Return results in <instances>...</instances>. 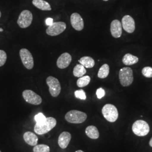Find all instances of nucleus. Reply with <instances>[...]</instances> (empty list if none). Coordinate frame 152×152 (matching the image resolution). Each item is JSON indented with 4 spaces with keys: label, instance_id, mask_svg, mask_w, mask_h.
Masks as SVG:
<instances>
[{
    "label": "nucleus",
    "instance_id": "473e14b6",
    "mask_svg": "<svg viewBox=\"0 0 152 152\" xmlns=\"http://www.w3.org/2000/svg\"><path fill=\"white\" fill-rule=\"evenodd\" d=\"M3 29L2 28H0V32H3Z\"/></svg>",
    "mask_w": 152,
    "mask_h": 152
},
{
    "label": "nucleus",
    "instance_id": "f3484780",
    "mask_svg": "<svg viewBox=\"0 0 152 152\" xmlns=\"http://www.w3.org/2000/svg\"><path fill=\"white\" fill-rule=\"evenodd\" d=\"M33 5L38 9L43 11H50L51 10V6L49 3L44 0H33Z\"/></svg>",
    "mask_w": 152,
    "mask_h": 152
},
{
    "label": "nucleus",
    "instance_id": "6ab92c4d",
    "mask_svg": "<svg viewBox=\"0 0 152 152\" xmlns=\"http://www.w3.org/2000/svg\"><path fill=\"white\" fill-rule=\"evenodd\" d=\"M139 61V58L131 54H125L122 58V62L126 65H132Z\"/></svg>",
    "mask_w": 152,
    "mask_h": 152
},
{
    "label": "nucleus",
    "instance_id": "f03ea898",
    "mask_svg": "<svg viewBox=\"0 0 152 152\" xmlns=\"http://www.w3.org/2000/svg\"><path fill=\"white\" fill-rule=\"evenodd\" d=\"M65 118L67 122L71 124H80L87 119V114L81 111L72 110L65 114Z\"/></svg>",
    "mask_w": 152,
    "mask_h": 152
},
{
    "label": "nucleus",
    "instance_id": "423d86ee",
    "mask_svg": "<svg viewBox=\"0 0 152 152\" xmlns=\"http://www.w3.org/2000/svg\"><path fill=\"white\" fill-rule=\"evenodd\" d=\"M47 85L49 87V91L53 97H57L61 91V86L59 80L54 77L50 76L46 79Z\"/></svg>",
    "mask_w": 152,
    "mask_h": 152
},
{
    "label": "nucleus",
    "instance_id": "b1692460",
    "mask_svg": "<svg viewBox=\"0 0 152 152\" xmlns=\"http://www.w3.org/2000/svg\"><path fill=\"white\" fill-rule=\"evenodd\" d=\"M33 152H50V147L45 144H38L34 146Z\"/></svg>",
    "mask_w": 152,
    "mask_h": 152
},
{
    "label": "nucleus",
    "instance_id": "a878e982",
    "mask_svg": "<svg viewBox=\"0 0 152 152\" xmlns=\"http://www.w3.org/2000/svg\"><path fill=\"white\" fill-rule=\"evenodd\" d=\"M46 120V117L42 113H39L38 114H36L34 117V120L36 121L37 124H42L45 122Z\"/></svg>",
    "mask_w": 152,
    "mask_h": 152
},
{
    "label": "nucleus",
    "instance_id": "4468645a",
    "mask_svg": "<svg viewBox=\"0 0 152 152\" xmlns=\"http://www.w3.org/2000/svg\"><path fill=\"white\" fill-rule=\"evenodd\" d=\"M110 32L115 38H120L122 33V26L120 20H114L110 24Z\"/></svg>",
    "mask_w": 152,
    "mask_h": 152
},
{
    "label": "nucleus",
    "instance_id": "a211bd4d",
    "mask_svg": "<svg viewBox=\"0 0 152 152\" xmlns=\"http://www.w3.org/2000/svg\"><path fill=\"white\" fill-rule=\"evenodd\" d=\"M85 132L86 135L92 139H97L99 137V132L97 127L92 125L86 127Z\"/></svg>",
    "mask_w": 152,
    "mask_h": 152
},
{
    "label": "nucleus",
    "instance_id": "ddd939ff",
    "mask_svg": "<svg viewBox=\"0 0 152 152\" xmlns=\"http://www.w3.org/2000/svg\"><path fill=\"white\" fill-rule=\"evenodd\" d=\"M72 61V56L68 53H64L60 55L56 61V64L59 68L64 69L68 67Z\"/></svg>",
    "mask_w": 152,
    "mask_h": 152
},
{
    "label": "nucleus",
    "instance_id": "9b49d317",
    "mask_svg": "<svg viewBox=\"0 0 152 152\" xmlns=\"http://www.w3.org/2000/svg\"><path fill=\"white\" fill-rule=\"evenodd\" d=\"M122 26L126 32L132 33L135 29V23L130 15H125L122 19Z\"/></svg>",
    "mask_w": 152,
    "mask_h": 152
},
{
    "label": "nucleus",
    "instance_id": "7ed1b4c3",
    "mask_svg": "<svg viewBox=\"0 0 152 152\" xmlns=\"http://www.w3.org/2000/svg\"><path fill=\"white\" fill-rule=\"evenodd\" d=\"M119 79L122 86L127 87L131 85L134 81L133 71L130 67H124L119 72Z\"/></svg>",
    "mask_w": 152,
    "mask_h": 152
},
{
    "label": "nucleus",
    "instance_id": "cd10ccee",
    "mask_svg": "<svg viewBox=\"0 0 152 152\" xmlns=\"http://www.w3.org/2000/svg\"><path fill=\"white\" fill-rule=\"evenodd\" d=\"M7 60V55L4 50H0V66H2L5 64Z\"/></svg>",
    "mask_w": 152,
    "mask_h": 152
},
{
    "label": "nucleus",
    "instance_id": "5701e85b",
    "mask_svg": "<svg viewBox=\"0 0 152 152\" xmlns=\"http://www.w3.org/2000/svg\"><path fill=\"white\" fill-rule=\"evenodd\" d=\"M91 78L90 76H82L81 77H80L79 79L77 81V85L79 87H84L87 86L89 83L90 82Z\"/></svg>",
    "mask_w": 152,
    "mask_h": 152
},
{
    "label": "nucleus",
    "instance_id": "c85d7f7f",
    "mask_svg": "<svg viewBox=\"0 0 152 152\" xmlns=\"http://www.w3.org/2000/svg\"><path fill=\"white\" fill-rule=\"evenodd\" d=\"M105 95V91L103 88H99L96 90V95L98 99H100L103 98Z\"/></svg>",
    "mask_w": 152,
    "mask_h": 152
},
{
    "label": "nucleus",
    "instance_id": "dca6fc26",
    "mask_svg": "<svg viewBox=\"0 0 152 152\" xmlns=\"http://www.w3.org/2000/svg\"><path fill=\"white\" fill-rule=\"evenodd\" d=\"M23 139L25 142L31 146H35L38 143V137L31 131L25 132L23 135Z\"/></svg>",
    "mask_w": 152,
    "mask_h": 152
},
{
    "label": "nucleus",
    "instance_id": "72a5a7b5",
    "mask_svg": "<svg viewBox=\"0 0 152 152\" xmlns=\"http://www.w3.org/2000/svg\"><path fill=\"white\" fill-rule=\"evenodd\" d=\"M1 11H0V18H1Z\"/></svg>",
    "mask_w": 152,
    "mask_h": 152
},
{
    "label": "nucleus",
    "instance_id": "f257e3e1",
    "mask_svg": "<svg viewBox=\"0 0 152 152\" xmlns=\"http://www.w3.org/2000/svg\"><path fill=\"white\" fill-rule=\"evenodd\" d=\"M56 125V120L53 117H48L42 124H36L34 127V132L38 135H43L49 132Z\"/></svg>",
    "mask_w": 152,
    "mask_h": 152
},
{
    "label": "nucleus",
    "instance_id": "7c9ffc66",
    "mask_svg": "<svg viewBox=\"0 0 152 152\" xmlns=\"http://www.w3.org/2000/svg\"><path fill=\"white\" fill-rule=\"evenodd\" d=\"M149 145H150L151 147H152V137L151 139V140H150V141H149Z\"/></svg>",
    "mask_w": 152,
    "mask_h": 152
},
{
    "label": "nucleus",
    "instance_id": "f8f14e48",
    "mask_svg": "<svg viewBox=\"0 0 152 152\" xmlns=\"http://www.w3.org/2000/svg\"><path fill=\"white\" fill-rule=\"evenodd\" d=\"M72 26L76 31H81L84 27V22L81 16L78 13H73L71 16Z\"/></svg>",
    "mask_w": 152,
    "mask_h": 152
},
{
    "label": "nucleus",
    "instance_id": "1a4fd4ad",
    "mask_svg": "<svg viewBox=\"0 0 152 152\" xmlns=\"http://www.w3.org/2000/svg\"><path fill=\"white\" fill-rule=\"evenodd\" d=\"M19 54L24 66L28 69H32L34 66V60L31 52L27 49H22Z\"/></svg>",
    "mask_w": 152,
    "mask_h": 152
},
{
    "label": "nucleus",
    "instance_id": "bb28decb",
    "mask_svg": "<svg viewBox=\"0 0 152 152\" xmlns=\"http://www.w3.org/2000/svg\"><path fill=\"white\" fill-rule=\"evenodd\" d=\"M75 95L76 98L80 99L81 100H86V93L83 90H77L75 92Z\"/></svg>",
    "mask_w": 152,
    "mask_h": 152
},
{
    "label": "nucleus",
    "instance_id": "6e6552de",
    "mask_svg": "<svg viewBox=\"0 0 152 152\" xmlns=\"http://www.w3.org/2000/svg\"><path fill=\"white\" fill-rule=\"evenodd\" d=\"M66 28L64 22H54L46 29V33L51 36H56L63 32Z\"/></svg>",
    "mask_w": 152,
    "mask_h": 152
},
{
    "label": "nucleus",
    "instance_id": "39448f33",
    "mask_svg": "<svg viewBox=\"0 0 152 152\" xmlns=\"http://www.w3.org/2000/svg\"><path fill=\"white\" fill-rule=\"evenodd\" d=\"M132 130L134 134L137 136H145L149 132L150 127L145 121L137 120L134 123Z\"/></svg>",
    "mask_w": 152,
    "mask_h": 152
},
{
    "label": "nucleus",
    "instance_id": "20e7f679",
    "mask_svg": "<svg viewBox=\"0 0 152 152\" xmlns=\"http://www.w3.org/2000/svg\"><path fill=\"white\" fill-rule=\"evenodd\" d=\"M102 114L105 120L110 122H115L118 118V112L114 105L107 104L102 109Z\"/></svg>",
    "mask_w": 152,
    "mask_h": 152
},
{
    "label": "nucleus",
    "instance_id": "2eb2a0df",
    "mask_svg": "<svg viewBox=\"0 0 152 152\" xmlns=\"http://www.w3.org/2000/svg\"><path fill=\"white\" fill-rule=\"evenodd\" d=\"M71 134L66 131L61 133L58 138V144L61 149H65L69 145L71 140Z\"/></svg>",
    "mask_w": 152,
    "mask_h": 152
},
{
    "label": "nucleus",
    "instance_id": "412c9836",
    "mask_svg": "<svg viewBox=\"0 0 152 152\" xmlns=\"http://www.w3.org/2000/svg\"><path fill=\"white\" fill-rule=\"evenodd\" d=\"M73 75L76 77H81L86 74V70L85 68L81 64H77L73 69Z\"/></svg>",
    "mask_w": 152,
    "mask_h": 152
},
{
    "label": "nucleus",
    "instance_id": "9d476101",
    "mask_svg": "<svg viewBox=\"0 0 152 152\" xmlns=\"http://www.w3.org/2000/svg\"><path fill=\"white\" fill-rule=\"evenodd\" d=\"M23 97L26 102L35 105L41 104L42 102L41 97L31 90H24L23 92Z\"/></svg>",
    "mask_w": 152,
    "mask_h": 152
},
{
    "label": "nucleus",
    "instance_id": "393cba45",
    "mask_svg": "<svg viewBox=\"0 0 152 152\" xmlns=\"http://www.w3.org/2000/svg\"><path fill=\"white\" fill-rule=\"evenodd\" d=\"M142 75L147 78H152V68L151 66H145L142 69Z\"/></svg>",
    "mask_w": 152,
    "mask_h": 152
},
{
    "label": "nucleus",
    "instance_id": "2f4dec72",
    "mask_svg": "<svg viewBox=\"0 0 152 152\" xmlns=\"http://www.w3.org/2000/svg\"><path fill=\"white\" fill-rule=\"evenodd\" d=\"M75 152H84L83 151H82L81 150H78V151H77Z\"/></svg>",
    "mask_w": 152,
    "mask_h": 152
},
{
    "label": "nucleus",
    "instance_id": "aec40b11",
    "mask_svg": "<svg viewBox=\"0 0 152 152\" xmlns=\"http://www.w3.org/2000/svg\"><path fill=\"white\" fill-rule=\"evenodd\" d=\"M79 62L80 64L86 68H91L95 65V61L90 56L82 57L79 60Z\"/></svg>",
    "mask_w": 152,
    "mask_h": 152
},
{
    "label": "nucleus",
    "instance_id": "4be33fe9",
    "mask_svg": "<svg viewBox=\"0 0 152 152\" xmlns=\"http://www.w3.org/2000/svg\"><path fill=\"white\" fill-rule=\"evenodd\" d=\"M109 73V66L107 64H104L99 69L98 76L99 78L104 79L107 78Z\"/></svg>",
    "mask_w": 152,
    "mask_h": 152
},
{
    "label": "nucleus",
    "instance_id": "c756f323",
    "mask_svg": "<svg viewBox=\"0 0 152 152\" xmlns=\"http://www.w3.org/2000/svg\"><path fill=\"white\" fill-rule=\"evenodd\" d=\"M53 23H54L53 19L51 18H49L46 19V24L47 26H51Z\"/></svg>",
    "mask_w": 152,
    "mask_h": 152
},
{
    "label": "nucleus",
    "instance_id": "f704fd0d",
    "mask_svg": "<svg viewBox=\"0 0 152 152\" xmlns=\"http://www.w3.org/2000/svg\"><path fill=\"white\" fill-rule=\"evenodd\" d=\"M104 1H108V0H103Z\"/></svg>",
    "mask_w": 152,
    "mask_h": 152
},
{
    "label": "nucleus",
    "instance_id": "c9c22d12",
    "mask_svg": "<svg viewBox=\"0 0 152 152\" xmlns=\"http://www.w3.org/2000/svg\"><path fill=\"white\" fill-rule=\"evenodd\" d=\"M0 152H1V151H0Z\"/></svg>",
    "mask_w": 152,
    "mask_h": 152
},
{
    "label": "nucleus",
    "instance_id": "0eeeda50",
    "mask_svg": "<svg viewBox=\"0 0 152 152\" xmlns=\"http://www.w3.org/2000/svg\"><path fill=\"white\" fill-rule=\"evenodd\" d=\"M32 20V13L29 10H25L22 11L19 15L17 23L20 27L26 28L31 26Z\"/></svg>",
    "mask_w": 152,
    "mask_h": 152
}]
</instances>
